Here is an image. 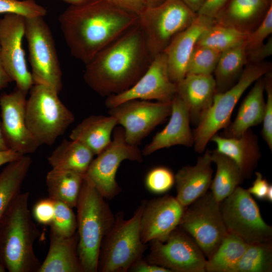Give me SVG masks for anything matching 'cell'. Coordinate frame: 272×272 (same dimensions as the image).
<instances>
[{
    "label": "cell",
    "mask_w": 272,
    "mask_h": 272,
    "mask_svg": "<svg viewBox=\"0 0 272 272\" xmlns=\"http://www.w3.org/2000/svg\"><path fill=\"white\" fill-rule=\"evenodd\" d=\"M58 21L71 54L86 64L137 24L139 16L105 0H91L70 5Z\"/></svg>",
    "instance_id": "1"
},
{
    "label": "cell",
    "mask_w": 272,
    "mask_h": 272,
    "mask_svg": "<svg viewBox=\"0 0 272 272\" xmlns=\"http://www.w3.org/2000/svg\"><path fill=\"white\" fill-rule=\"evenodd\" d=\"M152 59L138 22L85 64L84 79L97 94L108 97L131 87Z\"/></svg>",
    "instance_id": "2"
},
{
    "label": "cell",
    "mask_w": 272,
    "mask_h": 272,
    "mask_svg": "<svg viewBox=\"0 0 272 272\" xmlns=\"http://www.w3.org/2000/svg\"><path fill=\"white\" fill-rule=\"evenodd\" d=\"M29 193L20 192L0 222V263L10 272H37L41 262L34 250L40 232L28 208Z\"/></svg>",
    "instance_id": "3"
},
{
    "label": "cell",
    "mask_w": 272,
    "mask_h": 272,
    "mask_svg": "<svg viewBox=\"0 0 272 272\" xmlns=\"http://www.w3.org/2000/svg\"><path fill=\"white\" fill-rule=\"evenodd\" d=\"M76 207L79 258L83 272H96L102 242L115 219L105 198L85 175Z\"/></svg>",
    "instance_id": "4"
},
{
    "label": "cell",
    "mask_w": 272,
    "mask_h": 272,
    "mask_svg": "<svg viewBox=\"0 0 272 272\" xmlns=\"http://www.w3.org/2000/svg\"><path fill=\"white\" fill-rule=\"evenodd\" d=\"M29 91L26 103L27 127L40 145L52 146L73 122L75 116L53 88L34 84Z\"/></svg>",
    "instance_id": "5"
},
{
    "label": "cell",
    "mask_w": 272,
    "mask_h": 272,
    "mask_svg": "<svg viewBox=\"0 0 272 272\" xmlns=\"http://www.w3.org/2000/svg\"><path fill=\"white\" fill-rule=\"evenodd\" d=\"M271 69V63L268 61L247 64L232 87L225 92L216 93L212 105L192 132L195 152H203L212 137L229 124L232 113L245 91Z\"/></svg>",
    "instance_id": "6"
},
{
    "label": "cell",
    "mask_w": 272,
    "mask_h": 272,
    "mask_svg": "<svg viewBox=\"0 0 272 272\" xmlns=\"http://www.w3.org/2000/svg\"><path fill=\"white\" fill-rule=\"evenodd\" d=\"M146 203L143 201L129 219H115L101 245L98 270L125 272L141 259L145 244L141 238L140 221Z\"/></svg>",
    "instance_id": "7"
},
{
    "label": "cell",
    "mask_w": 272,
    "mask_h": 272,
    "mask_svg": "<svg viewBox=\"0 0 272 272\" xmlns=\"http://www.w3.org/2000/svg\"><path fill=\"white\" fill-rule=\"evenodd\" d=\"M196 16L181 0H165L157 6L147 7L138 16V22L152 57L163 52Z\"/></svg>",
    "instance_id": "8"
},
{
    "label": "cell",
    "mask_w": 272,
    "mask_h": 272,
    "mask_svg": "<svg viewBox=\"0 0 272 272\" xmlns=\"http://www.w3.org/2000/svg\"><path fill=\"white\" fill-rule=\"evenodd\" d=\"M25 37L34 84L49 86L59 93L62 72L52 34L43 17L25 18Z\"/></svg>",
    "instance_id": "9"
},
{
    "label": "cell",
    "mask_w": 272,
    "mask_h": 272,
    "mask_svg": "<svg viewBox=\"0 0 272 272\" xmlns=\"http://www.w3.org/2000/svg\"><path fill=\"white\" fill-rule=\"evenodd\" d=\"M186 208L178 226L191 237L209 259L228 233L220 203L208 191Z\"/></svg>",
    "instance_id": "10"
},
{
    "label": "cell",
    "mask_w": 272,
    "mask_h": 272,
    "mask_svg": "<svg viewBox=\"0 0 272 272\" xmlns=\"http://www.w3.org/2000/svg\"><path fill=\"white\" fill-rule=\"evenodd\" d=\"M228 233L248 244L272 242V227L263 219L258 205L247 189L238 186L220 202Z\"/></svg>",
    "instance_id": "11"
},
{
    "label": "cell",
    "mask_w": 272,
    "mask_h": 272,
    "mask_svg": "<svg viewBox=\"0 0 272 272\" xmlns=\"http://www.w3.org/2000/svg\"><path fill=\"white\" fill-rule=\"evenodd\" d=\"M97 156L85 175L105 198L111 199L120 191L116 174L121 162H141L143 155L138 146L126 142L123 129L118 126L113 131L110 143Z\"/></svg>",
    "instance_id": "12"
},
{
    "label": "cell",
    "mask_w": 272,
    "mask_h": 272,
    "mask_svg": "<svg viewBox=\"0 0 272 272\" xmlns=\"http://www.w3.org/2000/svg\"><path fill=\"white\" fill-rule=\"evenodd\" d=\"M180 228V227H179ZM147 262L171 272H205L207 258L186 232L177 227L164 242L152 241Z\"/></svg>",
    "instance_id": "13"
},
{
    "label": "cell",
    "mask_w": 272,
    "mask_h": 272,
    "mask_svg": "<svg viewBox=\"0 0 272 272\" xmlns=\"http://www.w3.org/2000/svg\"><path fill=\"white\" fill-rule=\"evenodd\" d=\"M171 109V102L132 100L109 108L108 113L123 128L126 142L138 146L157 125L170 116Z\"/></svg>",
    "instance_id": "14"
},
{
    "label": "cell",
    "mask_w": 272,
    "mask_h": 272,
    "mask_svg": "<svg viewBox=\"0 0 272 272\" xmlns=\"http://www.w3.org/2000/svg\"><path fill=\"white\" fill-rule=\"evenodd\" d=\"M25 18L5 14L0 19V56L3 64L16 88L26 93L34 85L23 46Z\"/></svg>",
    "instance_id": "15"
},
{
    "label": "cell",
    "mask_w": 272,
    "mask_h": 272,
    "mask_svg": "<svg viewBox=\"0 0 272 272\" xmlns=\"http://www.w3.org/2000/svg\"><path fill=\"white\" fill-rule=\"evenodd\" d=\"M176 95V84L169 75L166 56L164 52L154 56L148 68L129 89L107 97L105 105L111 108L132 100L171 102Z\"/></svg>",
    "instance_id": "16"
},
{
    "label": "cell",
    "mask_w": 272,
    "mask_h": 272,
    "mask_svg": "<svg viewBox=\"0 0 272 272\" xmlns=\"http://www.w3.org/2000/svg\"><path fill=\"white\" fill-rule=\"evenodd\" d=\"M27 93L16 89L0 96L1 127L9 149L21 155L35 152L40 146L29 130L26 121Z\"/></svg>",
    "instance_id": "17"
},
{
    "label": "cell",
    "mask_w": 272,
    "mask_h": 272,
    "mask_svg": "<svg viewBox=\"0 0 272 272\" xmlns=\"http://www.w3.org/2000/svg\"><path fill=\"white\" fill-rule=\"evenodd\" d=\"M184 209L176 197L168 195L146 202L140 221L142 242L165 241L179 226Z\"/></svg>",
    "instance_id": "18"
},
{
    "label": "cell",
    "mask_w": 272,
    "mask_h": 272,
    "mask_svg": "<svg viewBox=\"0 0 272 272\" xmlns=\"http://www.w3.org/2000/svg\"><path fill=\"white\" fill-rule=\"evenodd\" d=\"M215 23L214 18L197 14L191 24L178 33L165 49L163 52L173 82L176 84L185 77L188 60L198 38Z\"/></svg>",
    "instance_id": "19"
},
{
    "label": "cell",
    "mask_w": 272,
    "mask_h": 272,
    "mask_svg": "<svg viewBox=\"0 0 272 272\" xmlns=\"http://www.w3.org/2000/svg\"><path fill=\"white\" fill-rule=\"evenodd\" d=\"M217 93L213 75H186L176 83V94L185 105L190 122L197 124Z\"/></svg>",
    "instance_id": "20"
},
{
    "label": "cell",
    "mask_w": 272,
    "mask_h": 272,
    "mask_svg": "<svg viewBox=\"0 0 272 272\" xmlns=\"http://www.w3.org/2000/svg\"><path fill=\"white\" fill-rule=\"evenodd\" d=\"M171 106L169 122L145 146L142 152L143 156H147L159 150L174 146L192 147L193 145L189 115L185 105L177 94L171 101Z\"/></svg>",
    "instance_id": "21"
},
{
    "label": "cell",
    "mask_w": 272,
    "mask_h": 272,
    "mask_svg": "<svg viewBox=\"0 0 272 272\" xmlns=\"http://www.w3.org/2000/svg\"><path fill=\"white\" fill-rule=\"evenodd\" d=\"M212 152L207 150L194 165L184 166L175 175V197L183 207L188 206L208 191L212 181Z\"/></svg>",
    "instance_id": "22"
},
{
    "label": "cell",
    "mask_w": 272,
    "mask_h": 272,
    "mask_svg": "<svg viewBox=\"0 0 272 272\" xmlns=\"http://www.w3.org/2000/svg\"><path fill=\"white\" fill-rule=\"evenodd\" d=\"M271 7L272 0H229L214 19L217 24L249 34Z\"/></svg>",
    "instance_id": "23"
},
{
    "label": "cell",
    "mask_w": 272,
    "mask_h": 272,
    "mask_svg": "<svg viewBox=\"0 0 272 272\" xmlns=\"http://www.w3.org/2000/svg\"><path fill=\"white\" fill-rule=\"evenodd\" d=\"M210 141L216 145L217 151L235 162L244 178H250L261 157L257 137L251 129L239 138H227L216 133Z\"/></svg>",
    "instance_id": "24"
},
{
    "label": "cell",
    "mask_w": 272,
    "mask_h": 272,
    "mask_svg": "<svg viewBox=\"0 0 272 272\" xmlns=\"http://www.w3.org/2000/svg\"><path fill=\"white\" fill-rule=\"evenodd\" d=\"M264 91V81L262 77L254 82L241 102L235 120L224 128L221 136L239 138L251 127L262 122L265 105Z\"/></svg>",
    "instance_id": "25"
},
{
    "label": "cell",
    "mask_w": 272,
    "mask_h": 272,
    "mask_svg": "<svg viewBox=\"0 0 272 272\" xmlns=\"http://www.w3.org/2000/svg\"><path fill=\"white\" fill-rule=\"evenodd\" d=\"M78 243V233L62 237L50 233L48 251L37 272H83Z\"/></svg>",
    "instance_id": "26"
},
{
    "label": "cell",
    "mask_w": 272,
    "mask_h": 272,
    "mask_svg": "<svg viewBox=\"0 0 272 272\" xmlns=\"http://www.w3.org/2000/svg\"><path fill=\"white\" fill-rule=\"evenodd\" d=\"M117 124L116 119L110 115H90L72 130L69 138L82 143L97 155L110 143Z\"/></svg>",
    "instance_id": "27"
},
{
    "label": "cell",
    "mask_w": 272,
    "mask_h": 272,
    "mask_svg": "<svg viewBox=\"0 0 272 272\" xmlns=\"http://www.w3.org/2000/svg\"><path fill=\"white\" fill-rule=\"evenodd\" d=\"M95 155L76 140H63L48 158L52 168L86 174Z\"/></svg>",
    "instance_id": "28"
},
{
    "label": "cell",
    "mask_w": 272,
    "mask_h": 272,
    "mask_svg": "<svg viewBox=\"0 0 272 272\" xmlns=\"http://www.w3.org/2000/svg\"><path fill=\"white\" fill-rule=\"evenodd\" d=\"M85 175L70 170L52 168L46 177L48 197L63 202L72 208L76 207Z\"/></svg>",
    "instance_id": "29"
},
{
    "label": "cell",
    "mask_w": 272,
    "mask_h": 272,
    "mask_svg": "<svg viewBox=\"0 0 272 272\" xmlns=\"http://www.w3.org/2000/svg\"><path fill=\"white\" fill-rule=\"evenodd\" d=\"M32 164L28 155L9 163L0 173V222L11 203L21 191Z\"/></svg>",
    "instance_id": "30"
},
{
    "label": "cell",
    "mask_w": 272,
    "mask_h": 272,
    "mask_svg": "<svg viewBox=\"0 0 272 272\" xmlns=\"http://www.w3.org/2000/svg\"><path fill=\"white\" fill-rule=\"evenodd\" d=\"M212 159L216 166L215 177L210 188L220 203L229 196L245 179L240 168L231 158L216 150L212 152Z\"/></svg>",
    "instance_id": "31"
},
{
    "label": "cell",
    "mask_w": 272,
    "mask_h": 272,
    "mask_svg": "<svg viewBox=\"0 0 272 272\" xmlns=\"http://www.w3.org/2000/svg\"><path fill=\"white\" fill-rule=\"evenodd\" d=\"M247 64L245 43L222 52L213 73L217 93L225 92L232 87Z\"/></svg>",
    "instance_id": "32"
},
{
    "label": "cell",
    "mask_w": 272,
    "mask_h": 272,
    "mask_svg": "<svg viewBox=\"0 0 272 272\" xmlns=\"http://www.w3.org/2000/svg\"><path fill=\"white\" fill-rule=\"evenodd\" d=\"M248 245L239 236L228 233L214 254L207 259L206 271L232 272Z\"/></svg>",
    "instance_id": "33"
},
{
    "label": "cell",
    "mask_w": 272,
    "mask_h": 272,
    "mask_svg": "<svg viewBox=\"0 0 272 272\" xmlns=\"http://www.w3.org/2000/svg\"><path fill=\"white\" fill-rule=\"evenodd\" d=\"M248 35L215 22L203 32L196 45L222 52L245 43Z\"/></svg>",
    "instance_id": "34"
},
{
    "label": "cell",
    "mask_w": 272,
    "mask_h": 272,
    "mask_svg": "<svg viewBox=\"0 0 272 272\" xmlns=\"http://www.w3.org/2000/svg\"><path fill=\"white\" fill-rule=\"evenodd\" d=\"M272 271V242L248 244L232 272Z\"/></svg>",
    "instance_id": "35"
},
{
    "label": "cell",
    "mask_w": 272,
    "mask_h": 272,
    "mask_svg": "<svg viewBox=\"0 0 272 272\" xmlns=\"http://www.w3.org/2000/svg\"><path fill=\"white\" fill-rule=\"evenodd\" d=\"M222 52L196 45L188 62L186 75H213Z\"/></svg>",
    "instance_id": "36"
},
{
    "label": "cell",
    "mask_w": 272,
    "mask_h": 272,
    "mask_svg": "<svg viewBox=\"0 0 272 272\" xmlns=\"http://www.w3.org/2000/svg\"><path fill=\"white\" fill-rule=\"evenodd\" d=\"M54 215L49 225L50 233L62 237L73 236L76 233L77 222L72 208L59 201L54 200Z\"/></svg>",
    "instance_id": "37"
},
{
    "label": "cell",
    "mask_w": 272,
    "mask_h": 272,
    "mask_svg": "<svg viewBox=\"0 0 272 272\" xmlns=\"http://www.w3.org/2000/svg\"><path fill=\"white\" fill-rule=\"evenodd\" d=\"M12 14L25 18L43 17L46 9L34 0H0V14Z\"/></svg>",
    "instance_id": "38"
},
{
    "label": "cell",
    "mask_w": 272,
    "mask_h": 272,
    "mask_svg": "<svg viewBox=\"0 0 272 272\" xmlns=\"http://www.w3.org/2000/svg\"><path fill=\"white\" fill-rule=\"evenodd\" d=\"M175 175L168 168L158 166L150 170L145 178L147 189L155 194L169 191L175 184Z\"/></svg>",
    "instance_id": "39"
},
{
    "label": "cell",
    "mask_w": 272,
    "mask_h": 272,
    "mask_svg": "<svg viewBox=\"0 0 272 272\" xmlns=\"http://www.w3.org/2000/svg\"><path fill=\"white\" fill-rule=\"evenodd\" d=\"M264 90L266 92L261 134L269 149L272 150V74L271 71L264 76Z\"/></svg>",
    "instance_id": "40"
},
{
    "label": "cell",
    "mask_w": 272,
    "mask_h": 272,
    "mask_svg": "<svg viewBox=\"0 0 272 272\" xmlns=\"http://www.w3.org/2000/svg\"><path fill=\"white\" fill-rule=\"evenodd\" d=\"M272 33V7L258 26L247 36L245 42L246 51L254 49L264 42Z\"/></svg>",
    "instance_id": "41"
},
{
    "label": "cell",
    "mask_w": 272,
    "mask_h": 272,
    "mask_svg": "<svg viewBox=\"0 0 272 272\" xmlns=\"http://www.w3.org/2000/svg\"><path fill=\"white\" fill-rule=\"evenodd\" d=\"M54 210V200L48 197L41 199L35 203L33 209V214L38 223L49 225L53 220Z\"/></svg>",
    "instance_id": "42"
},
{
    "label": "cell",
    "mask_w": 272,
    "mask_h": 272,
    "mask_svg": "<svg viewBox=\"0 0 272 272\" xmlns=\"http://www.w3.org/2000/svg\"><path fill=\"white\" fill-rule=\"evenodd\" d=\"M247 52V64L258 63L272 54V38L268 37L266 42Z\"/></svg>",
    "instance_id": "43"
},
{
    "label": "cell",
    "mask_w": 272,
    "mask_h": 272,
    "mask_svg": "<svg viewBox=\"0 0 272 272\" xmlns=\"http://www.w3.org/2000/svg\"><path fill=\"white\" fill-rule=\"evenodd\" d=\"M110 4L139 16L147 7L146 0H105Z\"/></svg>",
    "instance_id": "44"
},
{
    "label": "cell",
    "mask_w": 272,
    "mask_h": 272,
    "mask_svg": "<svg viewBox=\"0 0 272 272\" xmlns=\"http://www.w3.org/2000/svg\"><path fill=\"white\" fill-rule=\"evenodd\" d=\"M255 179L251 187L247 189V191L257 198L266 200L267 190L270 184L259 172H255Z\"/></svg>",
    "instance_id": "45"
},
{
    "label": "cell",
    "mask_w": 272,
    "mask_h": 272,
    "mask_svg": "<svg viewBox=\"0 0 272 272\" xmlns=\"http://www.w3.org/2000/svg\"><path fill=\"white\" fill-rule=\"evenodd\" d=\"M228 1L207 0L197 14L214 19Z\"/></svg>",
    "instance_id": "46"
},
{
    "label": "cell",
    "mask_w": 272,
    "mask_h": 272,
    "mask_svg": "<svg viewBox=\"0 0 272 272\" xmlns=\"http://www.w3.org/2000/svg\"><path fill=\"white\" fill-rule=\"evenodd\" d=\"M129 270L135 272H171L170 270L165 267L141 259L135 262Z\"/></svg>",
    "instance_id": "47"
},
{
    "label": "cell",
    "mask_w": 272,
    "mask_h": 272,
    "mask_svg": "<svg viewBox=\"0 0 272 272\" xmlns=\"http://www.w3.org/2000/svg\"><path fill=\"white\" fill-rule=\"evenodd\" d=\"M22 156L11 149L0 150V167L18 159Z\"/></svg>",
    "instance_id": "48"
},
{
    "label": "cell",
    "mask_w": 272,
    "mask_h": 272,
    "mask_svg": "<svg viewBox=\"0 0 272 272\" xmlns=\"http://www.w3.org/2000/svg\"><path fill=\"white\" fill-rule=\"evenodd\" d=\"M12 81L7 73L0 56V90L7 87Z\"/></svg>",
    "instance_id": "49"
},
{
    "label": "cell",
    "mask_w": 272,
    "mask_h": 272,
    "mask_svg": "<svg viewBox=\"0 0 272 272\" xmlns=\"http://www.w3.org/2000/svg\"><path fill=\"white\" fill-rule=\"evenodd\" d=\"M207 0H181L189 9L197 13Z\"/></svg>",
    "instance_id": "50"
},
{
    "label": "cell",
    "mask_w": 272,
    "mask_h": 272,
    "mask_svg": "<svg viewBox=\"0 0 272 272\" xmlns=\"http://www.w3.org/2000/svg\"><path fill=\"white\" fill-rule=\"evenodd\" d=\"M9 147L7 146L6 141L5 140L2 127H1V123H0V150H6L9 149Z\"/></svg>",
    "instance_id": "51"
},
{
    "label": "cell",
    "mask_w": 272,
    "mask_h": 272,
    "mask_svg": "<svg viewBox=\"0 0 272 272\" xmlns=\"http://www.w3.org/2000/svg\"><path fill=\"white\" fill-rule=\"evenodd\" d=\"M165 0H146V2L147 4V7H153L160 5Z\"/></svg>",
    "instance_id": "52"
},
{
    "label": "cell",
    "mask_w": 272,
    "mask_h": 272,
    "mask_svg": "<svg viewBox=\"0 0 272 272\" xmlns=\"http://www.w3.org/2000/svg\"><path fill=\"white\" fill-rule=\"evenodd\" d=\"M64 2L69 4L70 5H75L81 4L87 2L91 0H62Z\"/></svg>",
    "instance_id": "53"
},
{
    "label": "cell",
    "mask_w": 272,
    "mask_h": 272,
    "mask_svg": "<svg viewBox=\"0 0 272 272\" xmlns=\"http://www.w3.org/2000/svg\"><path fill=\"white\" fill-rule=\"evenodd\" d=\"M266 200L270 202H272V185L271 184L269 185V186L267 190Z\"/></svg>",
    "instance_id": "54"
},
{
    "label": "cell",
    "mask_w": 272,
    "mask_h": 272,
    "mask_svg": "<svg viewBox=\"0 0 272 272\" xmlns=\"http://www.w3.org/2000/svg\"><path fill=\"white\" fill-rule=\"evenodd\" d=\"M6 271V268L5 266L0 263V272H5Z\"/></svg>",
    "instance_id": "55"
}]
</instances>
